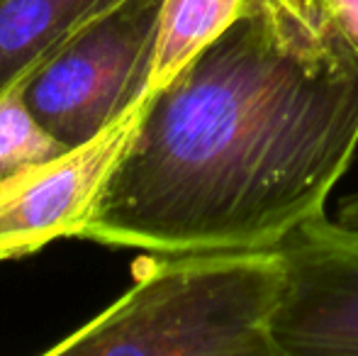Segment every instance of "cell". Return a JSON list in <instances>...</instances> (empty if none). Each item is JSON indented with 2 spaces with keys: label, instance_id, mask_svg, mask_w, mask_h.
<instances>
[{
  "label": "cell",
  "instance_id": "cell-1",
  "mask_svg": "<svg viewBox=\"0 0 358 356\" xmlns=\"http://www.w3.org/2000/svg\"><path fill=\"white\" fill-rule=\"evenodd\" d=\"M358 154V47L320 0L222 29L149 90L78 237L144 252L278 249Z\"/></svg>",
  "mask_w": 358,
  "mask_h": 356
},
{
  "label": "cell",
  "instance_id": "cell-2",
  "mask_svg": "<svg viewBox=\"0 0 358 356\" xmlns=\"http://www.w3.org/2000/svg\"><path fill=\"white\" fill-rule=\"evenodd\" d=\"M117 303L49 356H280L275 325L287 295L280 249L149 252Z\"/></svg>",
  "mask_w": 358,
  "mask_h": 356
},
{
  "label": "cell",
  "instance_id": "cell-3",
  "mask_svg": "<svg viewBox=\"0 0 358 356\" xmlns=\"http://www.w3.org/2000/svg\"><path fill=\"white\" fill-rule=\"evenodd\" d=\"M166 0H120L22 78L34 118L83 147L149 93Z\"/></svg>",
  "mask_w": 358,
  "mask_h": 356
},
{
  "label": "cell",
  "instance_id": "cell-4",
  "mask_svg": "<svg viewBox=\"0 0 358 356\" xmlns=\"http://www.w3.org/2000/svg\"><path fill=\"white\" fill-rule=\"evenodd\" d=\"M144 100L105 132L64 157L0 183V262L22 259L62 237H78L110 171L132 139Z\"/></svg>",
  "mask_w": 358,
  "mask_h": 356
},
{
  "label": "cell",
  "instance_id": "cell-5",
  "mask_svg": "<svg viewBox=\"0 0 358 356\" xmlns=\"http://www.w3.org/2000/svg\"><path fill=\"white\" fill-rule=\"evenodd\" d=\"M278 249L287 262L280 356H358V232L327 215Z\"/></svg>",
  "mask_w": 358,
  "mask_h": 356
},
{
  "label": "cell",
  "instance_id": "cell-6",
  "mask_svg": "<svg viewBox=\"0 0 358 356\" xmlns=\"http://www.w3.org/2000/svg\"><path fill=\"white\" fill-rule=\"evenodd\" d=\"M120 0H0V95Z\"/></svg>",
  "mask_w": 358,
  "mask_h": 356
},
{
  "label": "cell",
  "instance_id": "cell-7",
  "mask_svg": "<svg viewBox=\"0 0 358 356\" xmlns=\"http://www.w3.org/2000/svg\"><path fill=\"white\" fill-rule=\"evenodd\" d=\"M278 3L285 0H166L161 10L149 90L166 86L234 20L264 13Z\"/></svg>",
  "mask_w": 358,
  "mask_h": 356
},
{
  "label": "cell",
  "instance_id": "cell-8",
  "mask_svg": "<svg viewBox=\"0 0 358 356\" xmlns=\"http://www.w3.org/2000/svg\"><path fill=\"white\" fill-rule=\"evenodd\" d=\"M71 149L59 142L27 108L22 83L0 95V183L49 164Z\"/></svg>",
  "mask_w": 358,
  "mask_h": 356
},
{
  "label": "cell",
  "instance_id": "cell-9",
  "mask_svg": "<svg viewBox=\"0 0 358 356\" xmlns=\"http://www.w3.org/2000/svg\"><path fill=\"white\" fill-rule=\"evenodd\" d=\"M320 3L358 47V0H320Z\"/></svg>",
  "mask_w": 358,
  "mask_h": 356
},
{
  "label": "cell",
  "instance_id": "cell-10",
  "mask_svg": "<svg viewBox=\"0 0 358 356\" xmlns=\"http://www.w3.org/2000/svg\"><path fill=\"white\" fill-rule=\"evenodd\" d=\"M331 220H334L336 225H341L344 229L358 232V190L341 198V203L336 205V215Z\"/></svg>",
  "mask_w": 358,
  "mask_h": 356
}]
</instances>
